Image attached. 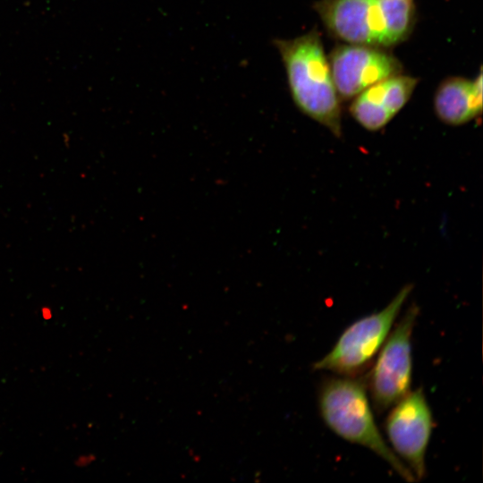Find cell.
<instances>
[{
	"label": "cell",
	"mask_w": 483,
	"mask_h": 483,
	"mask_svg": "<svg viewBox=\"0 0 483 483\" xmlns=\"http://www.w3.org/2000/svg\"><path fill=\"white\" fill-rule=\"evenodd\" d=\"M275 45L298 108L340 137L339 96L318 32L310 31L293 39H275Z\"/></svg>",
	"instance_id": "6da1fadb"
},
{
	"label": "cell",
	"mask_w": 483,
	"mask_h": 483,
	"mask_svg": "<svg viewBox=\"0 0 483 483\" xmlns=\"http://www.w3.org/2000/svg\"><path fill=\"white\" fill-rule=\"evenodd\" d=\"M318 399L320 417L333 433L349 443L370 450L405 481H416L412 472L381 434L375 421L364 378L326 377L319 386Z\"/></svg>",
	"instance_id": "7a4b0ae2"
},
{
	"label": "cell",
	"mask_w": 483,
	"mask_h": 483,
	"mask_svg": "<svg viewBox=\"0 0 483 483\" xmlns=\"http://www.w3.org/2000/svg\"><path fill=\"white\" fill-rule=\"evenodd\" d=\"M316 10L336 38L377 47L404 40L414 20L412 0H320Z\"/></svg>",
	"instance_id": "3957f363"
},
{
	"label": "cell",
	"mask_w": 483,
	"mask_h": 483,
	"mask_svg": "<svg viewBox=\"0 0 483 483\" xmlns=\"http://www.w3.org/2000/svg\"><path fill=\"white\" fill-rule=\"evenodd\" d=\"M412 289V284H405L385 308L349 325L313 369L336 376H361L373 363Z\"/></svg>",
	"instance_id": "277c9868"
},
{
	"label": "cell",
	"mask_w": 483,
	"mask_h": 483,
	"mask_svg": "<svg viewBox=\"0 0 483 483\" xmlns=\"http://www.w3.org/2000/svg\"><path fill=\"white\" fill-rule=\"evenodd\" d=\"M419 309L410 306L393 326L369 368L367 390L378 413L389 410L411 392L412 381L411 336Z\"/></svg>",
	"instance_id": "5b68a950"
},
{
	"label": "cell",
	"mask_w": 483,
	"mask_h": 483,
	"mask_svg": "<svg viewBox=\"0 0 483 483\" xmlns=\"http://www.w3.org/2000/svg\"><path fill=\"white\" fill-rule=\"evenodd\" d=\"M384 425L391 449L412 472L416 481L422 479L426 476V453L435 426L423 390L411 391L394 403Z\"/></svg>",
	"instance_id": "8992f818"
},
{
	"label": "cell",
	"mask_w": 483,
	"mask_h": 483,
	"mask_svg": "<svg viewBox=\"0 0 483 483\" xmlns=\"http://www.w3.org/2000/svg\"><path fill=\"white\" fill-rule=\"evenodd\" d=\"M329 65L338 96L343 99L355 97L402 70L393 55L375 47L354 44L335 47Z\"/></svg>",
	"instance_id": "52a82bcc"
},
{
	"label": "cell",
	"mask_w": 483,
	"mask_h": 483,
	"mask_svg": "<svg viewBox=\"0 0 483 483\" xmlns=\"http://www.w3.org/2000/svg\"><path fill=\"white\" fill-rule=\"evenodd\" d=\"M416 84V79L399 74L379 81L355 97L351 114L365 129L377 131L404 106Z\"/></svg>",
	"instance_id": "ba28073f"
},
{
	"label": "cell",
	"mask_w": 483,
	"mask_h": 483,
	"mask_svg": "<svg viewBox=\"0 0 483 483\" xmlns=\"http://www.w3.org/2000/svg\"><path fill=\"white\" fill-rule=\"evenodd\" d=\"M438 118L449 125H461L476 118L482 111L481 71L474 80L453 77L443 81L434 98Z\"/></svg>",
	"instance_id": "9c48e42d"
}]
</instances>
